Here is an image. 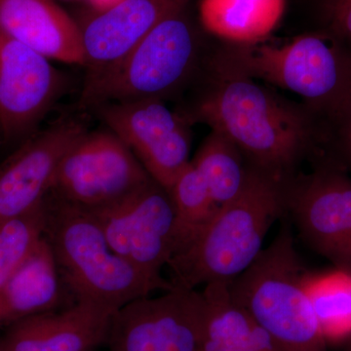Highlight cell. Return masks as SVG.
<instances>
[{"label": "cell", "mask_w": 351, "mask_h": 351, "mask_svg": "<svg viewBox=\"0 0 351 351\" xmlns=\"http://www.w3.org/2000/svg\"><path fill=\"white\" fill-rule=\"evenodd\" d=\"M84 132L80 122H60L34 134L0 163V226L43 203L64 154Z\"/></svg>", "instance_id": "13"}, {"label": "cell", "mask_w": 351, "mask_h": 351, "mask_svg": "<svg viewBox=\"0 0 351 351\" xmlns=\"http://www.w3.org/2000/svg\"><path fill=\"white\" fill-rule=\"evenodd\" d=\"M75 302L64 287L43 235L0 292V332L25 318Z\"/></svg>", "instance_id": "17"}, {"label": "cell", "mask_w": 351, "mask_h": 351, "mask_svg": "<svg viewBox=\"0 0 351 351\" xmlns=\"http://www.w3.org/2000/svg\"><path fill=\"white\" fill-rule=\"evenodd\" d=\"M206 184L218 206L234 199L248 181L250 167L243 154L230 138L212 131L191 161Z\"/></svg>", "instance_id": "20"}, {"label": "cell", "mask_w": 351, "mask_h": 351, "mask_svg": "<svg viewBox=\"0 0 351 351\" xmlns=\"http://www.w3.org/2000/svg\"><path fill=\"white\" fill-rule=\"evenodd\" d=\"M294 237L284 226L245 271L230 282L232 299L282 351H328L306 290Z\"/></svg>", "instance_id": "5"}, {"label": "cell", "mask_w": 351, "mask_h": 351, "mask_svg": "<svg viewBox=\"0 0 351 351\" xmlns=\"http://www.w3.org/2000/svg\"><path fill=\"white\" fill-rule=\"evenodd\" d=\"M191 1L122 0L80 25L87 68L84 85L117 66L159 23Z\"/></svg>", "instance_id": "14"}, {"label": "cell", "mask_w": 351, "mask_h": 351, "mask_svg": "<svg viewBox=\"0 0 351 351\" xmlns=\"http://www.w3.org/2000/svg\"><path fill=\"white\" fill-rule=\"evenodd\" d=\"M0 32L49 60L84 66L80 25L52 0H0Z\"/></svg>", "instance_id": "16"}, {"label": "cell", "mask_w": 351, "mask_h": 351, "mask_svg": "<svg viewBox=\"0 0 351 351\" xmlns=\"http://www.w3.org/2000/svg\"><path fill=\"white\" fill-rule=\"evenodd\" d=\"M286 211L302 239L351 271V179L338 171L321 170L298 184H286Z\"/></svg>", "instance_id": "12"}, {"label": "cell", "mask_w": 351, "mask_h": 351, "mask_svg": "<svg viewBox=\"0 0 351 351\" xmlns=\"http://www.w3.org/2000/svg\"><path fill=\"white\" fill-rule=\"evenodd\" d=\"M306 290L327 343L351 337V271L306 274Z\"/></svg>", "instance_id": "21"}, {"label": "cell", "mask_w": 351, "mask_h": 351, "mask_svg": "<svg viewBox=\"0 0 351 351\" xmlns=\"http://www.w3.org/2000/svg\"><path fill=\"white\" fill-rule=\"evenodd\" d=\"M152 180L112 131H85L64 154L48 195L94 212L123 199Z\"/></svg>", "instance_id": "7"}, {"label": "cell", "mask_w": 351, "mask_h": 351, "mask_svg": "<svg viewBox=\"0 0 351 351\" xmlns=\"http://www.w3.org/2000/svg\"><path fill=\"white\" fill-rule=\"evenodd\" d=\"M94 110L108 130L135 154L152 179L168 193L191 162V122L162 100L110 103Z\"/></svg>", "instance_id": "10"}, {"label": "cell", "mask_w": 351, "mask_h": 351, "mask_svg": "<svg viewBox=\"0 0 351 351\" xmlns=\"http://www.w3.org/2000/svg\"><path fill=\"white\" fill-rule=\"evenodd\" d=\"M44 201L32 211L0 226V292L43 239Z\"/></svg>", "instance_id": "23"}, {"label": "cell", "mask_w": 351, "mask_h": 351, "mask_svg": "<svg viewBox=\"0 0 351 351\" xmlns=\"http://www.w3.org/2000/svg\"><path fill=\"white\" fill-rule=\"evenodd\" d=\"M286 181L250 167L239 196L221 205L213 218L168 263L173 287L196 290L232 282L262 253L265 237L286 212Z\"/></svg>", "instance_id": "2"}, {"label": "cell", "mask_w": 351, "mask_h": 351, "mask_svg": "<svg viewBox=\"0 0 351 351\" xmlns=\"http://www.w3.org/2000/svg\"><path fill=\"white\" fill-rule=\"evenodd\" d=\"M117 311L78 301L36 314L0 334L4 351H94L107 343Z\"/></svg>", "instance_id": "15"}, {"label": "cell", "mask_w": 351, "mask_h": 351, "mask_svg": "<svg viewBox=\"0 0 351 351\" xmlns=\"http://www.w3.org/2000/svg\"><path fill=\"white\" fill-rule=\"evenodd\" d=\"M43 235L64 287L76 302L117 311L166 289L113 251L91 212L48 195Z\"/></svg>", "instance_id": "3"}, {"label": "cell", "mask_w": 351, "mask_h": 351, "mask_svg": "<svg viewBox=\"0 0 351 351\" xmlns=\"http://www.w3.org/2000/svg\"><path fill=\"white\" fill-rule=\"evenodd\" d=\"M202 351H282L269 332L232 299L230 282L207 284Z\"/></svg>", "instance_id": "18"}, {"label": "cell", "mask_w": 351, "mask_h": 351, "mask_svg": "<svg viewBox=\"0 0 351 351\" xmlns=\"http://www.w3.org/2000/svg\"><path fill=\"white\" fill-rule=\"evenodd\" d=\"M346 144H348V154L351 159V115L346 120Z\"/></svg>", "instance_id": "26"}, {"label": "cell", "mask_w": 351, "mask_h": 351, "mask_svg": "<svg viewBox=\"0 0 351 351\" xmlns=\"http://www.w3.org/2000/svg\"><path fill=\"white\" fill-rule=\"evenodd\" d=\"M91 1L99 10L104 11L107 10L110 7L117 5L122 0H91Z\"/></svg>", "instance_id": "25"}, {"label": "cell", "mask_w": 351, "mask_h": 351, "mask_svg": "<svg viewBox=\"0 0 351 351\" xmlns=\"http://www.w3.org/2000/svg\"><path fill=\"white\" fill-rule=\"evenodd\" d=\"M168 193L175 209V254L195 239L219 206L191 162L178 175Z\"/></svg>", "instance_id": "22"}, {"label": "cell", "mask_w": 351, "mask_h": 351, "mask_svg": "<svg viewBox=\"0 0 351 351\" xmlns=\"http://www.w3.org/2000/svg\"><path fill=\"white\" fill-rule=\"evenodd\" d=\"M211 69V82L184 117L223 134L251 166L286 181L313 138L306 113L216 57Z\"/></svg>", "instance_id": "1"}, {"label": "cell", "mask_w": 351, "mask_h": 351, "mask_svg": "<svg viewBox=\"0 0 351 351\" xmlns=\"http://www.w3.org/2000/svg\"><path fill=\"white\" fill-rule=\"evenodd\" d=\"M50 60L0 32V131L23 144L59 98L64 78Z\"/></svg>", "instance_id": "11"}, {"label": "cell", "mask_w": 351, "mask_h": 351, "mask_svg": "<svg viewBox=\"0 0 351 351\" xmlns=\"http://www.w3.org/2000/svg\"><path fill=\"white\" fill-rule=\"evenodd\" d=\"M0 351H4L3 348H2L1 341H0Z\"/></svg>", "instance_id": "27"}, {"label": "cell", "mask_w": 351, "mask_h": 351, "mask_svg": "<svg viewBox=\"0 0 351 351\" xmlns=\"http://www.w3.org/2000/svg\"><path fill=\"white\" fill-rule=\"evenodd\" d=\"M285 0H201L203 27L237 44L262 43L282 19Z\"/></svg>", "instance_id": "19"}, {"label": "cell", "mask_w": 351, "mask_h": 351, "mask_svg": "<svg viewBox=\"0 0 351 351\" xmlns=\"http://www.w3.org/2000/svg\"><path fill=\"white\" fill-rule=\"evenodd\" d=\"M254 80L299 95L319 112L346 121L351 115V53L336 36L309 34L283 45H234L215 56Z\"/></svg>", "instance_id": "4"}, {"label": "cell", "mask_w": 351, "mask_h": 351, "mask_svg": "<svg viewBox=\"0 0 351 351\" xmlns=\"http://www.w3.org/2000/svg\"><path fill=\"white\" fill-rule=\"evenodd\" d=\"M330 32L351 53V0H323Z\"/></svg>", "instance_id": "24"}, {"label": "cell", "mask_w": 351, "mask_h": 351, "mask_svg": "<svg viewBox=\"0 0 351 351\" xmlns=\"http://www.w3.org/2000/svg\"><path fill=\"white\" fill-rule=\"evenodd\" d=\"M202 292L173 287L129 302L113 315L108 351H202Z\"/></svg>", "instance_id": "9"}, {"label": "cell", "mask_w": 351, "mask_h": 351, "mask_svg": "<svg viewBox=\"0 0 351 351\" xmlns=\"http://www.w3.org/2000/svg\"><path fill=\"white\" fill-rule=\"evenodd\" d=\"M184 11L159 23L117 66L84 85L83 107L163 101L188 82L197 66L200 46Z\"/></svg>", "instance_id": "6"}, {"label": "cell", "mask_w": 351, "mask_h": 351, "mask_svg": "<svg viewBox=\"0 0 351 351\" xmlns=\"http://www.w3.org/2000/svg\"><path fill=\"white\" fill-rule=\"evenodd\" d=\"M91 213L115 253L166 290L173 288L161 274L175 251V209L162 186L152 180L123 199Z\"/></svg>", "instance_id": "8"}]
</instances>
